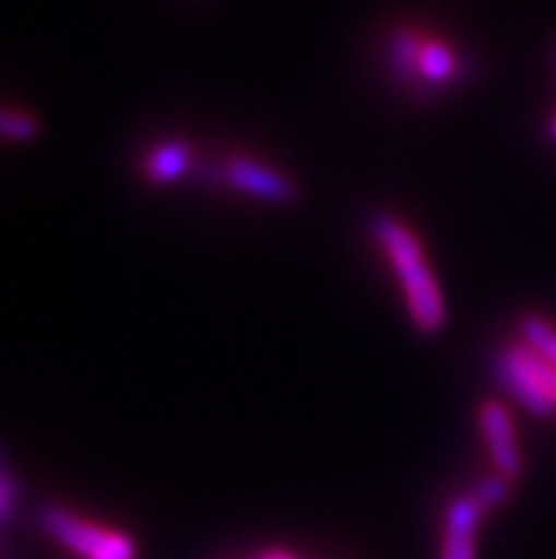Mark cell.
I'll return each instance as SVG.
<instances>
[{"label": "cell", "instance_id": "8992f818", "mask_svg": "<svg viewBox=\"0 0 556 559\" xmlns=\"http://www.w3.org/2000/svg\"><path fill=\"white\" fill-rule=\"evenodd\" d=\"M225 174L233 188L253 193L259 199H268V202H289V199L296 197V185L289 182L284 174H279L273 168H264V165L253 163V159L233 156L230 163H227Z\"/></svg>", "mask_w": 556, "mask_h": 559}, {"label": "cell", "instance_id": "30bf717a", "mask_svg": "<svg viewBox=\"0 0 556 559\" xmlns=\"http://www.w3.org/2000/svg\"><path fill=\"white\" fill-rule=\"evenodd\" d=\"M474 497H477L480 500V506H483V509H497V506L502 503V500H506L508 497V477H502V475H494V477H486V480L480 483L477 489L472 491Z\"/></svg>", "mask_w": 556, "mask_h": 559}, {"label": "cell", "instance_id": "3957f363", "mask_svg": "<svg viewBox=\"0 0 556 559\" xmlns=\"http://www.w3.org/2000/svg\"><path fill=\"white\" fill-rule=\"evenodd\" d=\"M40 523L60 546L80 554L83 559H137L134 539L97 523H88L60 506H46L40 511Z\"/></svg>", "mask_w": 556, "mask_h": 559}, {"label": "cell", "instance_id": "9c48e42d", "mask_svg": "<svg viewBox=\"0 0 556 559\" xmlns=\"http://www.w3.org/2000/svg\"><path fill=\"white\" fill-rule=\"evenodd\" d=\"M522 338L529 341L534 349H540L556 367V330L548 321L540 319V316H525L522 319Z\"/></svg>", "mask_w": 556, "mask_h": 559}, {"label": "cell", "instance_id": "8fae6325", "mask_svg": "<svg viewBox=\"0 0 556 559\" xmlns=\"http://www.w3.org/2000/svg\"><path fill=\"white\" fill-rule=\"evenodd\" d=\"M0 128H3V136H7V140H32L37 131L35 120H32L28 114H17V111H3V122H0Z\"/></svg>", "mask_w": 556, "mask_h": 559}, {"label": "cell", "instance_id": "ba28073f", "mask_svg": "<svg viewBox=\"0 0 556 559\" xmlns=\"http://www.w3.org/2000/svg\"><path fill=\"white\" fill-rule=\"evenodd\" d=\"M190 168V148L185 142H163L145 159V174L151 182H177Z\"/></svg>", "mask_w": 556, "mask_h": 559}, {"label": "cell", "instance_id": "7a4b0ae2", "mask_svg": "<svg viewBox=\"0 0 556 559\" xmlns=\"http://www.w3.org/2000/svg\"><path fill=\"white\" fill-rule=\"evenodd\" d=\"M500 378L506 390L534 415L556 412V367L540 349L522 338L508 344L500 358Z\"/></svg>", "mask_w": 556, "mask_h": 559}, {"label": "cell", "instance_id": "4fadbf2b", "mask_svg": "<svg viewBox=\"0 0 556 559\" xmlns=\"http://www.w3.org/2000/svg\"><path fill=\"white\" fill-rule=\"evenodd\" d=\"M259 559H296V557H293V554H287V551H268L264 557H259Z\"/></svg>", "mask_w": 556, "mask_h": 559}, {"label": "cell", "instance_id": "277c9868", "mask_svg": "<svg viewBox=\"0 0 556 559\" xmlns=\"http://www.w3.org/2000/svg\"><path fill=\"white\" fill-rule=\"evenodd\" d=\"M392 63L398 71L421 74L426 83H449L458 71V55L440 40H423V37L403 32L392 40Z\"/></svg>", "mask_w": 556, "mask_h": 559}, {"label": "cell", "instance_id": "6da1fadb", "mask_svg": "<svg viewBox=\"0 0 556 559\" xmlns=\"http://www.w3.org/2000/svg\"><path fill=\"white\" fill-rule=\"evenodd\" d=\"M375 236L383 245L394 273L401 278L406 305L412 310L415 324L421 326L423 333H437L446 321V305L443 296H440V287H437L435 276H431L429 264L423 259L421 241L392 216H380L375 222Z\"/></svg>", "mask_w": 556, "mask_h": 559}, {"label": "cell", "instance_id": "52a82bcc", "mask_svg": "<svg viewBox=\"0 0 556 559\" xmlns=\"http://www.w3.org/2000/svg\"><path fill=\"white\" fill-rule=\"evenodd\" d=\"M483 506L474 495H463L451 500L446 511V534L440 559H474V532L483 518Z\"/></svg>", "mask_w": 556, "mask_h": 559}, {"label": "cell", "instance_id": "7c38bea8", "mask_svg": "<svg viewBox=\"0 0 556 559\" xmlns=\"http://www.w3.org/2000/svg\"><path fill=\"white\" fill-rule=\"evenodd\" d=\"M12 475L9 472H3V489H0V495H3V500H0V514H3V520L9 523V518H12V500H14V489H12Z\"/></svg>", "mask_w": 556, "mask_h": 559}, {"label": "cell", "instance_id": "5bb4252c", "mask_svg": "<svg viewBox=\"0 0 556 559\" xmlns=\"http://www.w3.org/2000/svg\"><path fill=\"white\" fill-rule=\"evenodd\" d=\"M554 134H556V122H554Z\"/></svg>", "mask_w": 556, "mask_h": 559}, {"label": "cell", "instance_id": "5b68a950", "mask_svg": "<svg viewBox=\"0 0 556 559\" xmlns=\"http://www.w3.org/2000/svg\"><path fill=\"white\" fill-rule=\"evenodd\" d=\"M480 426H483L488 452H492L494 463H497V472L508 477V480H514L522 472V457L520 447H517L514 420H511L506 406L497 404V401H486V404L480 406Z\"/></svg>", "mask_w": 556, "mask_h": 559}]
</instances>
